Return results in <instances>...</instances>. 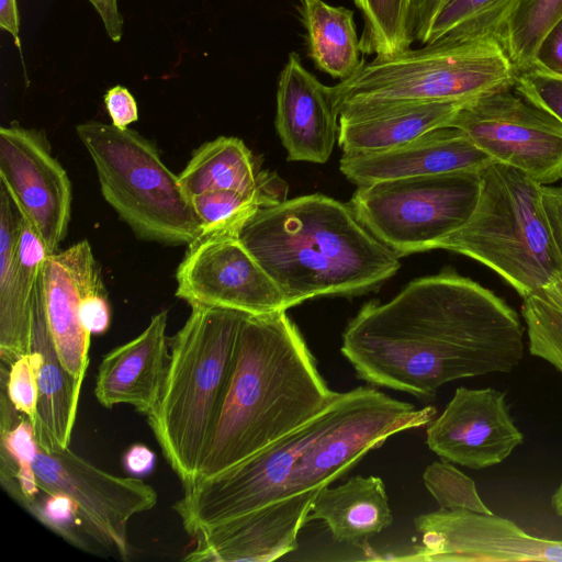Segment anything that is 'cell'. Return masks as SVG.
<instances>
[{
	"label": "cell",
	"instance_id": "cell-12",
	"mask_svg": "<svg viewBox=\"0 0 562 562\" xmlns=\"http://www.w3.org/2000/svg\"><path fill=\"white\" fill-rule=\"evenodd\" d=\"M176 280V296L191 307L232 310L248 315L289 308L280 289L241 244L237 233H201L188 245Z\"/></svg>",
	"mask_w": 562,
	"mask_h": 562
},
{
	"label": "cell",
	"instance_id": "cell-20",
	"mask_svg": "<svg viewBox=\"0 0 562 562\" xmlns=\"http://www.w3.org/2000/svg\"><path fill=\"white\" fill-rule=\"evenodd\" d=\"M167 324V311L155 314L138 336L103 357L94 386L103 407L127 404L146 416L151 413L169 360Z\"/></svg>",
	"mask_w": 562,
	"mask_h": 562
},
{
	"label": "cell",
	"instance_id": "cell-25",
	"mask_svg": "<svg viewBox=\"0 0 562 562\" xmlns=\"http://www.w3.org/2000/svg\"><path fill=\"white\" fill-rule=\"evenodd\" d=\"M31 350L37 357L35 434L40 449L48 452L66 449L70 443L80 392L64 367L36 304Z\"/></svg>",
	"mask_w": 562,
	"mask_h": 562
},
{
	"label": "cell",
	"instance_id": "cell-29",
	"mask_svg": "<svg viewBox=\"0 0 562 562\" xmlns=\"http://www.w3.org/2000/svg\"><path fill=\"white\" fill-rule=\"evenodd\" d=\"M360 10L363 29L360 36L362 54L395 55L411 48L412 0H353Z\"/></svg>",
	"mask_w": 562,
	"mask_h": 562
},
{
	"label": "cell",
	"instance_id": "cell-6",
	"mask_svg": "<svg viewBox=\"0 0 562 562\" xmlns=\"http://www.w3.org/2000/svg\"><path fill=\"white\" fill-rule=\"evenodd\" d=\"M517 74L495 36L440 41L363 59L331 87L335 108L467 101L514 88Z\"/></svg>",
	"mask_w": 562,
	"mask_h": 562
},
{
	"label": "cell",
	"instance_id": "cell-42",
	"mask_svg": "<svg viewBox=\"0 0 562 562\" xmlns=\"http://www.w3.org/2000/svg\"><path fill=\"white\" fill-rule=\"evenodd\" d=\"M99 14L106 34L113 42H120L123 35V18L117 0H88Z\"/></svg>",
	"mask_w": 562,
	"mask_h": 562
},
{
	"label": "cell",
	"instance_id": "cell-4",
	"mask_svg": "<svg viewBox=\"0 0 562 562\" xmlns=\"http://www.w3.org/2000/svg\"><path fill=\"white\" fill-rule=\"evenodd\" d=\"M245 314L191 307L170 339L158 401L147 416L161 452L182 485L195 481L235 366Z\"/></svg>",
	"mask_w": 562,
	"mask_h": 562
},
{
	"label": "cell",
	"instance_id": "cell-3",
	"mask_svg": "<svg viewBox=\"0 0 562 562\" xmlns=\"http://www.w3.org/2000/svg\"><path fill=\"white\" fill-rule=\"evenodd\" d=\"M238 238L273 280L288 307L319 296L379 290L401 267L349 204L314 193L259 207Z\"/></svg>",
	"mask_w": 562,
	"mask_h": 562
},
{
	"label": "cell",
	"instance_id": "cell-18",
	"mask_svg": "<svg viewBox=\"0 0 562 562\" xmlns=\"http://www.w3.org/2000/svg\"><path fill=\"white\" fill-rule=\"evenodd\" d=\"M494 162L463 131L443 126L393 148L344 154L339 169L359 187L419 176L482 173Z\"/></svg>",
	"mask_w": 562,
	"mask_h": 562
},
{
	"label": "cell",
	"instance_id": "cell-44",
	"mask_svg": "<svg viewBox=\"0 0 562 562\" xmlns=\"http://www.w3.org/2000/svg\"><path fill=\"white\" fill-rule=\"evenodd\" d=\"M535 295L562 311V269L557 271L549 282Z\"/></svg>",
	"mask_w": 562,
	"mask_h": 562
},
{
	"label": "cell",
	"instance_id": "cell-15",
	"mask_svg": "<svg viewBox=\"0 0 562 562\" xmlns=\"http://www.w3.org/2000/svg\"><path fill=\"white\" fill-rule=\"evenodd\" d=\"M522 442L505 393L492 387H458L426 429V443L432 452L473 470L502 463Z\"/></svg>",
	"mask_w": 562,
	"mask_h": 562
},
{
	"label": "cell",
	"instance_id": "cell-22",
	"mask_svg": "<svg viewBox=\"0 0 562 562\" xmlns=\"http://www.w3.org/2000/svg\"><path fill=\"white\" fill-rule=\"evenodd\" d=\"M179 183L190 199L207 191L232 190L259 199L263 206L286 199L288 186L276 173L260 168L245 143L232 136H220L196 148Z\"/></svg>",
	"mask_w": 562,
	"mask_h": 562
},
{
	"label": "cell",
	"instance_id": "cell-35",
	"mask_svg": "<svg viewBox=\"0 0 562 562\" xmlns=\"http://www.w3.org/2000/svg\"><path fill=\"white\" fill-rule=\"evenodd\" d=\"M1 384L15 411L35 426L38 405L36 353L31 350L9 367L1 364Z\"/></svg>",
	"mask_w": 562,
	"mask_h": 562
},
{
	"label": "cell",
	"instance_id": "cell-24",
	"mask_svg": "<svg viewBox=\"0 0 562 562\" xmlns=\"http://www.w3.org/2000/svg\"><path fill=\"white\" fill-rule=\"evenodd\" d=\"M308 519L324 521L337 542L357 546L390 527L393 515L383 481L357 475L336 487H323Z\"/></svg>",
	"mask_w": 562,
	"mask_h": 562
},
{
	"label": "cell",
	"instance_id": "cell-45",
	"mask_svg": "<svg viewBox=\"0 0 562 562\" xmlns=\"http://www.w3.org/2000/svg\"><path fill=\"white\" fill-rule=\"evenodd\" d=\"M551 507L553 512L562 517V481L551 496Z\"/></svg>",
	"mask_w": 562,
	"mask_h": 562
},
{
	"label": "cell",
	"instance_id": "cell-34",
	"mask_svg": "<svg viewBox=\"0 0 562 562\" xmlns=\"http://www.w3.org/2000/svg\"><path fill=\"white\" fill-rule=\"evenodd\" d=\"M25 509L52 531L81 549H89L90 537L80 518L76 502L59 492H41Z\"/></svg>",
	"mask_w": 562,
	"mask_h": 562
},
{
	"label": "cell",
	"instance_id": "cell-31",
	"mask_svg": "<svg viewBox=\"0 0 562 562\" xmlns=\"http://www.w3.org/2000/svg\"><path fill=\"white\" fill-rule=\"evenodd\" d=\"M200 221L201 233H237L263 203L250 195L232 190L207 191L190 198Z\"/></svg>",
	"mask_w": 562,
	"mask_h": 562
},
{
	"label": "cell",
	"instance_id": "cell-43",
	"mask_svg": "<svg viewBox=\"0 0 562 562\" xmlns=\"http://www.w3.org/2000/svg\"><path fill=\"white\" fill-rule=\"evenodd\" d=\"M0 27L9 32L20 47V18L16 0H0Z\"/></svg>",
	"mask_w": 562,
	"mask_h": 562
},
{
	"label": "cell",
	"instance_id": "cell-19",
	"mask_svg": "<svg viewBox=\"0 0 562 562\" xmlns=\"http://www.w3.org/2000/svg\"><path fill=\"white\" fill-rule=\"evenodd\" d=\"M276 128L288 160L326 162L339 135L331 87L322 83L291 53L279 76Z\"/></svg>",
	"mask_w": 562,
	"mask_h": 562
},
{
	"label": "cell",
	"instance_id": "cell-27",
	"mask_svg": "<svg viewBox=\"0 0 562 562\" xmlns=\"http://www.w3.org/2000/svg\"><path fill=\"white\" fill-rule=\"evenodd\" d=\"M301 12L315 66L340 81L351 77L363 61L353 11L323 0H302Z\"/></svg>",
	"mask_w": 562,
	"mask_h": 562
},
{
	"label": "cell",
	"instance_id": "cell-23",
	"mask_svg": "<svg viewBox=\"0 0 562 562\" xmlns=\"http://www.w3.org/2000/svg\"><path fill=\"white\" fill-rule=\"evenodd\" d=\"M20 224V213L0 186V357L4 367L31 351L42 276L19 263Z\"/></svg>",
	"mask_w": 562,
	"mask_h": 562
},
{
	"label": "cell",
	"instance_id": "cell-5",
	"mask_svg": "<svg viewBox=\"0 0 562 562\" xmlns=\"http://www.w3.org/2000/svg\"><path fill=\"white\" fill-rule=\"evenodd\" d=\"M436 249L486 266L522 299L537 294L562 269L542 186L499 162L481 173L477 202L468 221L441 239Z\"/></svg>",
	"mask_w": 562,
	"mask_h": 562
},
{
	"label": "cell",
	"instance_id": "cell-14",
	"mask_svg": "<svg viewBox=\"0 0 562 562\" xmlns=\"http://www.w3.org/2000/svg\"><path fill=\"white\" fill-rule=\"evenodd\" d=\"M414 526L420 544L398 560L434 562H562V540L527 533L494 514L447 510L422 514Z\"/></svg>",
	"mask_w": 562,
	"mask_h": 562
},
{
	"label": "cell",
	"instance_id": "cell-17",
	"mask_svg": "<svg viewBox=\"0 0 562 562\" xmlns=\"http://www.w3.org/2000/svg\"><path fill=\"white\" fill-rule=\"evenodd\" d=\"M319 491L292 494L198 531L184 560L268 562L294 551Z\"/></svg>",
	"mask_w": 562,
	"mask_h": 562
},
{
	"label": "cell",
	"instance_id": "cell-11",
	"mask_svg": "<svg viewBox=\"0 0 562 562\" xmlns=\"http://www.w3.org/2000/svg\"><path fill=\"white\" fill-rule=\"evenodd\" d=\"M34 471L43 492L64 493L76 502L90 538L128 559L127 525L134 515L157 504L153 486L136 476L111 474L69 447L50 452L40 449Z\"/></svg>",
	"mask_w": 562,
	"mask_h": 562
},
{
	"label": "cell",
	"instance_id": "cell-40",
	"mask_svg": "<svg viewBox=\"0 0 562 562\" xmlns=\"http://www.w3.org/2000/svg\"><path fill=\"white\" fill-rule=\"evenodd\" d=\"M542 199L551 234L562 257V186H542Z\"/></svg>",
	"mask_w": 562,
	"mask_h": 562
},
{
	"label": "cell",
	"instance_id": "cell-26",
	"mask_svg": "<svg viewBox=\"0 0 562 562\" xmlns=\"http://www.w3.org/2000/svg\"><path fill=\"white\" fill-rule=\"evenodd\" d=\"M519 0H412L411 33L429 45L440 41L495 36Z\"/></svg>",
	"mask_w": 562,
	"mask_h": 562
},
{
	"label": "cell",
	"instance_id": "cell-30",
	"mask_svg": "<svg viewBox=\"0 0 562 562\" xmlns=\"http://www.w3.org/2000/svg\"><path fill=\"white\" fill-rule=\"evenodd\" d=\"M0 424L1 467L14 471L16 491L13 498L25 508L42 492L34 471L40 451L35 426L21 414L14 422Z\"/></svg>",
	"mask_w": 562,
	"mask_h": 562
},
{
	"label": "cell",
	"instance_id": "cell-8",
	"mask_svg": "<svg viewBox=\"0 0 562 562\" xmlns=\"http://www.w3.org/2000/svg\"><path fill=\"white\" fill-rule=\"evenodd\" d=\"M481 173L456 172L359 186L349 205L358 221L400 258L436 249L472 214Z\"/></svg>",
	"mask_w": 562,
	"mask_h": 562
},
{
	"label": "cell",
	"instance_id": "cell-13",
	"mask_svg": "<svg viewBox=\"0 0 562 562\" xmlns=\"http://www.w3.org/2000/svg\"><path fill=\"white\" fill-rule=\"evenodd\" d=\"M0 186L48 254L57 252L70 221L71 182L42 132L0 128Z\"/></svg>",
	"mask_w": 562,
	"mask_h": 562
},
{
	"label": "cell",
	"instance_id": "cell-41",
	"mask_svg": "<svg viewBox=\"0 0 562 562\" xmlns=\"http://www.w3.org/2000/svg\"><path fill=\"white\" fill-rule=\"evenodd\" d=\"M156 456L144 443H134L127 448L122 457V465L132 476H145L153 472Z\"/></svg>",
	"mask_w": 562,
	"mask_h": 562
},
{
	"label": "cell",
	"instance_id": "cell-7",
	"mask_svg": "<svg viewBox=\"0 0 562 562\" xmlns=\"http://www.w3.org/2000/svg\"><path fill=\"white\" fill-rule=\"evenodd\" d=\"M76 132L92 159L103 199L137 237L189 245L201 234L178 175L150 140L98 121L81 123Z\"/></svg>",
	"mask_w": 562,
	"mask_h": 562
},
{
	"label": "cell",
	"instance_id": "cell-37",
	"mask_svg": "<svg viewBox=\"0 0 562 562\" xmlns=\"http://www.w3.org/2000/svg\"><path fill=\"white\" fill-rule=\"evenodd\" d=\"M80 318L92 335L104 334L111 324V308L104 289L87 295L81 304Z\"/></svg>",
	"mask_w": 562,
	"mask_h": 562
},
{
	"label": "cell",
	"instance_id": "cell-39",
	"mask_svg": "<svg viewBox=\"0 0 562 562\" xmlns=\"http://www.w3.org/2000/svg\"><path fill=\"white\" fill-rule=\"evenodd\" d=\"M535 67L562 76V19L554 24L541 41L537 50Z\"/></svg>",
	"mask_w": 562,
	"mask_h": 562
},
{
	"label": "cell",
	"instance_id": "cell-9",
	"mask_svg": "<svg viewBox=\"0 0 562 562\" xmlns=\"http://www.w3.org/2000/svg\"><path fill=\"white\" fill-rule=\"evenodd\" d=\"M435 414L432 406L416 408L373 387L342 392L331 423L303 453L283 497L329 486L370 450L394 434L428 425Z\"/></svg>",
	"mask_w": 562,
	"mask_h": 562
},
{
	"label": "cell",
	"instance_id": "cell-2",
	"mask_svg": "<svg viewBox=\"0 0 562 562\" xmlns=\"http://www.w3.org/2000/svg\"><path fill=\"white\" fill-rule=\"evenodd\" d=\"M285 312L245 314L228 390L195 481L259 453L314 419L339 396L321 375L315 357Z\"/></svg>",
	"mask_w": 562,
	"mask_h": 562
},
{
	"label": "cell",
	"instance_id": "cell-16",
	"mask_svg": "<svg viewBox=\"0 0 562 562\" xmlns=\"http://www.w3.org/2000/svg\"><path fill=\"white\" fill-rule=\"evenodd\" d=\"M103 289L88 240L48 255L41 276L36 306L79 392L89 366L91 338L81 323V304L87 295Z\"/></svg>",
	"mask_w": 562,
	"mask_h": 562
},
{
	"label": "cell",
	"instance_id": "cell-33",
	"mask_svg": "<svg viewBox=\"0 0 562 562\" xmlns=\"http://www.w3.org/2000/svg\"><path fill=\"white\" fill-rule=\"evenodd\" d=\"M423 480L441 509L493 514L480 497L475 482L452 462L443 459L432 462L425 470Z\"/></svg>",
	"mask_w": 562,
	"mask_h": 562
},
{
	"label": "cell",
	"instance_id": "cell-1",
	"mask_svg": "<svg viewBox=\"0 0 562 562\" xmlns=\"http://www.w3.org/2000/svg\"><path fill=\"white\" fill-rule=\"evenodd\" d=\"M524 349L518 314L453 269L364 304L340 348L360 380L427 400L456 380L510 372Z\"/></svg>",
	"mask_w": 562,
	"mask_h": 562
},
{
	"label": "cell",
	"instance_id": "cell-28",
	"mask_svg": "<svg viewBox=\"0 0 562 562\" xmlns=\"http://www.w3.org/2000/svg\"><path fill=\"white\" fill-rule=\"evenodd\" d=\"M562 19V0H519L503 22L497 40L517 75L536 66L538 47Z\"/></svg>",
	"mask_w": 562,
	"mask_h": 562
},
{
	"label": "cell",
	"instance_id": "cell-21",
	"mask_svg": "<svg viewBox=\"0 0 562 562\" xmlns=\"http://www.w3.org/2000/svg\"><path fill=\"white\" fill-rule=\"evenodd\" d=\"M467 101L342 106L338 110V145L344 154L396 147L448 126Z\"/></svg>",
	"mask_w": 562,
	"mask_h": 562
},
{
	"label": "cell",
	"instance_id": "cell-32",
	"mask_svg": "<svg viewBox=\"0 0 562 562\" xmlns=\"http://www.w3.org/2000/svg\"><path fill=\"white\" fill-rule=\"evenodd\" d=\"M528 349L562 373V311L538 295L524 299Z\"/></svg>",
	"mask_w": 562,
	"mask_h": 562
},
{
	"label": "cell",
	"instance_id": "cell-10",
	"mask_svg": "<svg viewBox=\"0 0 562 562\" xmlns=\"http://www.w3.org/2000/svg\"><path fill=\"white\" fill-rule=\"evenodd\" d=\"M448 126L541 186L562 178V122L514 88L467 101Z\"/></svg>",
	"mask_w": 562,
	"mask_h": 562
},
{
	"label": "cell",
	"instance_id": "cell-38",
	"mask_svg": "<svg viewBox=\"0 0 562 562\" xmlns=\"http://www.w3.org/2000/svg\"><path fill=\"white\" fill-rule=\"evenodd\" d=\"M104 104L112 124L119 128H126L138 119L136 101L125 87L111 88L104 94Z\"/></svg>",
	"mask_w": 562,
	"mask_h": 562
},
{
	"label": "cell",
	"instance_id": "cell-36",
	"mask_svg": "<svg viewBox=\"0 0 562 562\" xmlns=\"http://www.w3.org/2000/svg\"><path fill=\"white\" fill-rule=\"evenodd\" d=\"M514 89L562 122V76L533 67L517 75Z\"/></svg>",
	"mask_w": 562,
	"mask_h": 562
}]
</instances>
